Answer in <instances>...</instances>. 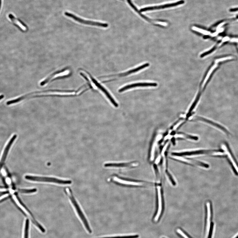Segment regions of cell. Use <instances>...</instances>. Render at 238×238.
<instances>
[{
  "mask_svg": "<svg viewBox=\"0 0 238 238\" xmlns=\"http://www.w3.org/2000/svg\"><path fill=\"white\" fill-rule=\"evenodd\" d=\"M192 29L194 31H197L198 32H199L200 33L205 35H209L210 34V32L207 31L202 30L199 28H198L196 27H193Z\"/></svg>",
  "mask_w": 238,
  "mask_h": 238,
  "instance_id": "e0dca14e",
  "label": "cell"
},
{
  "mask_svg": "<svg viewBox=\"0 0 238 238\" xmlns=\"http://www.w3.org/2000/svg\"><path fill=\"white\" fill-rule=\"evenodd\" d=\"M64 14L67 16L72 18L75 21L83 24H84L97 26L104 27H107L108 26V25L107 23L86 20H83L80 18H79L77 16H76L68 13V12H65Z\"/></svg>",
  "mask_w": 238,
  "mask_h": 238,
  "instance_id": "3957f363",
  "label": "cell"
},
{
  "mask_svg": "<svg viewBox=\"0 0 238 238\" xmlns=\"http://www.w3.org/2000/svg\"><path fill=\"white\" fill-rule=\"evenodd\" d=\"M37 190V189L34 188L28 189H23L22 190V191L25 193H32L36 192Z\"/></svg>",
  "mask_w": 238,
  "mask_h": 238,
  "instance_id": "d6986e66",
  "label": "cell"
},
{
  "mask_svg": "<svg viewBox=\"0 0 238 238\" xmlns=\"http://www.w3.org/2000/svg\"><path fill=\"white\" fill-rule=\"evenodd\" d=\"M29 221L28 219L26 220L25 225L24 231V238H29Z\"/></svg>",
  "mask_w": 238,
  "mask_h": 238,
  "instance_id": "5bb4252c",
  "label": "cell"
},
{
  "mask_svg": "<svg viewBox=\"0 0 238 238\" xmlns=\"http://www.w3.org/2000/svg\"><path fill=\"white\" fill-rule=\"evenodd\" d=\"M8 18L12 23L18 27L19 29L24 31H27V27L24 23L20 21L19 19L16 18L14 15L12 14H9L8 15Z\"/></svg>",
  "mask_w": 238,
  "mask_h": 238,
  "instance_id": "ba28073f",
  "label": "cell"
},
{
  "mask_svg": "<svg viewBox=\"0 0 238 238\" xmlns=\"http://www.w3.org/2000/svg\"><path fill=\"white\" fill-rule=\"evenodd\" d=\"M197 117V120L207 122L208 123V124L215 126L216 127V128L221 129L222 131H223V132L226 134L227 135L230 134V133L229 131L225 128H224L223 126H222L219 124H217V123L215 122H213L212 121L207 120V119H206L203 117Z\"/></svg>",
  "mask_w": 238,
  "mask_h": 238,
  "instance_id": "7c38bea8",
  "label": "cell"
},
{
  "mask_svg": "<svg viewBox=\"0 0 238 238\" xmlns=\"http://www.w3.org/2000/svg\"><path fill=\"white\" fill-rule=\"evenodd\" d=\"M149 66V63H145V64L144 65H142L141 66H139V67H136V68L129 70L128 71H127L126 72L119 74L117 75H108V76H106V77H111L114 76H118L119 77H124L127 76V75H130L131 74L137 72L138 71H140L142 69H144L146 68V67H148Z\"/></svg>",
  "mask_w": 238,
  "mask_h": 238,
  "instance_id": "9c48e42d",
  "label": "cell"
},
{
  "mask_svg": "<svg viewBox=\"0 0 238 238\" xmlns=\"http://www.w3.org/2000/svg\"><path fill=\"white\" fill-rule=\"evenodd\" d=\"M1 4H2V0H0V9H1Z\"/></svg>",
  "mask_w": 238,
  "mask_h": 238,
  "instance_id": "f546056e",
  "label": "cell"
},
{
  "mask_svg": "<svg viewBox=\"0 0 238 238\" xmlns=\"http://www.w3.org/2000/svg\"><path fill=\"white\" fill-rule=\"evenodd\" d=\"M89 77L91 79V80L94 83L95 86L97 88L100 89L102 92L104 94L106 97L108 98L110 102L115 107L117 108L118 106V105L117 103L115 101L113 97L112 96L108 91L101 84H100L95 79H94L89 74L87 73Z\"/></svg>",
  "mask_w": 238,
  "mask_h": 238,
  "instance_id": "277c9868",
  "label": "cell"
},
{
  "mask_svg": "<svg viewBox=\"0 0 238 238\" xmlns=\"http://www.w3.org/2000/svg\"><path fill=\"white\" fill-rule=\"evenodd\" d=\"M2 173V175L4 176H5L6 175V173L5 171V170L3 169H2L1 171Z\"/></svg>",
  "mask_w": 238,
  "mask_h": 238,
  "instance_id": "603a6c76",
  "label": "cell"
},
{
  "mask_svg": "<svg viewBox=\"0 0 238 238\" xmlns=\"http://www.w3.org/2000/svg\"><path fill=\"white\" fill-rule=\"evenodd\" d=\"M133 166L132 164L125 163H110L106 164V166L109 167H122V166Z\"/></svg>",
  "mask_w": 238,
  "mask_h": 238,
  "instance_id": "4fadbf2b",
  "label": "cell"
},
{
  "mask_svg": "<svg viewBox=\"0 0 238 238\" xmlns=\"http://www.w3.org/2000/svg\"><path fill=\"white\" fill-rule=\"evenodd\" d=\"M65 193H67V195L70 198V199L71 202H72L78 216L83 222V223L84 224L86 229L89 233H92V230H91L90 229L88 222L87 220V219L84 215V214L83 213L82 211L80 206H79L76 200H75L71 189L70 188L69 189V192L68 193H67L66 190H65Z\"/></svg>",
  "mask_w": 238,
  "mask_h": 238,
  "instance_id": "6da1fadb",
  "label": "cell"
},
{
  "mask_svg": "<svg viewBox=\"0 0 238 238\" xmlns=\"http://www.w3.org/2000/svg\"><path fill=\"white\" fill-rule=\"evenodd\" d=\"M157 24L163 26H166L168 25L167 23L164 22H157Z\"/></svg>",
  "mask_w": 238,
  "mask_h": 238,
  "instance_id": "7402d4cb",
  "label": "cell"
},
{
  "mask_svg": "<svg viewBox=\"0 0 238 238\" xmlns=\"http://www.w3.org/2000/svg\"><path fill=\"white\" fill-rule=\"evenodd\" d=\"M180 133L183 134L186 137L190 139H192L197 140L198 139L197 137L190 136L189 135L183 133Z\"/></svg>",
  "mask_w": 238,
  "mask_h": 238,
  "instance_id": "44dd1931",
  "label": "cell"
},
{
  "mask_svg": "<svg viewBox=\"0 0 238 238\" xmlns=\"http://www.w3.org/2000/svg\"><path fill=\"white\" fill-rule=\"evenodd\" d=\"M184 1H181L175 3L166 4L160 6L146 7L141 9L140 11V12H143L150 10L164 9H165V8L175 6L182 5V4L184 3Z\"/></svg>",
  "mask_w": 238,
  "mask_h": 238,
  "instance_id": "8992f818",
  "label": "cell"
},
{
  "mask_svg": "<svg viewBox=\"0 0 238 238\" xmlns=\"http://www.w3.org/2000/svg\"><path fill=\"white\" fill-rule=\"evenodd\" d=\"M160 160V157H158L157 159V160L156 161V163L157 164L159 162Z\"/></svg>",
  "mask_w": 238,
  "mask_h": 238,
  "instance_id": "484cf974",
  "label": "cell"
},
{
  "mask_svg": "<svg viewBox=\"0 0 238 238\" xmlns=\"http://www.w3.org/2000/svg\"><path fill=\"white\" fill-rule=\"evenodd\" d=\"M7 190L5 189H0V192H6Z\"/></svg>",
  "mask_w": 238,
  "mask_h": 238,
  "instance_id": "83f0119b",
  "label": "cell"
},
{
  "mask_svg": "<svg viewBox=\"0 0 238 238\" xmlns=\"http://www.w3.org/2000/svg\"><path fill=\"white\" fill-rule=\"evenodd\" d=\"M234 159L235 158H234L233 157H231L229 158V160L231 161L232 166H233V169L235 170L234 171L236 174L238 175V168L237 167L236 163L235 164V160Z\"/></svg>",
  "mask_w": 238,
  "mask_h": 238,
  "instance_id": "2e32d148",
  "label": "cell"
},
{
  "mask_svg": "<svg viewBox=\"0 0 238 238\" xmlns=\"http://www.w3.org/2000/svg\"><path fill=\"white\" fill-rule=\"evenodd\" d=\"M217 66L216 65H214L212 67V68L211 69H210V70L209 71L208 73L207 74V76H206V77L205 79V80L203 83V84H202V87H204V86L206 82H207V80H208V79L210 76V75H211V74L212 73L213 71L216 68Z\"/></svg>",
  "mask_w": 238,
  "mask_h": 238,
  "instance_id": "9a60e30c",
  "label": "cell"
},
{
  "mask_svg": "<svg viewBox=\"0 0 238 238\" xmlns=\"http://www.w3.org/2000/svg\"><path fill=\"white\" fill-rule=\"evenodd\" d=\"M235 238H238V236H237Z\"/></svg>",
  "mask_w": 238,
  "mask_h": 238,
  "instance_id": "4dcf8cb0",
  "label": "cell"
},
{
  "mask_svg": "<svg viewBox=\"0 0 238 238\" xmlns=\"http://www.w3.org/2000/svg\"><path fill=\"white\" fill-rule=\"evenodd\" d=\"M121 1H124V0H121Z\"/></svg>",
  "mask_w": 238,
  "mask_h": 238,
  "instance_id": "1f68e13d",
  "label": "cell"
},
{
  "mask_svg": "<svg viewBox=\"0 0 238 238\" xmlns=\"http://www.w3.org/2000/svg\"><path fill=\"white\" fill-rule=\"evenodd\" d=\"M237 18H238V16H237Z\"/></svg>",
  "mask_w": 238,
  "mask_h": 238,
  "instance_id": "d6a6232c",
  "label": "cell"
},
{
  "mask_svg": "<svg viewBox=\"0 0 238 238\" xmlns=\"http://www.w3.org/2000/svg\"><path fill=\"white\" fill-rule=\"evenodd\" d=\"M139 237L138 235L125 236H118L112 237H106L101 238H138Z\"/></svg>",
  "mask_w": 238,
  "mask_h": 238,
  "instance_id": "ac0fdd59",
  "label": "cell"
},
{
  "mask_svg": "<svg viewBox=\"0 0 238 238\" xmlns=\"http://www.w3.org/2000/svg\"><path fill=\"white\" fill-rule=\"evenodd\" d=\"M6 182L8 184L10 185L11 183V181L9 178H7L6 179Z\"/></svg>",
  "mask_w": 238,
  "mask_h": 238,
  "instance_id": "d4e9b609",
  "label": "cell"
},
{
  "mask_svg": "<svg viewBox=\"0 0 238 238\" xmlns=\"http://www.w3.org/2000/svg\"><path fill=\"white\" fill-rule=\"evenodd\" d=\"M157 85V83H135L123 87L122 88L119 90L118 92L120 93L128 89L136 88L137 87L156 86Z\"/></svg>",
  "mask_w": 238,
  "mask_h": 238,
  "instance_id": "5b68a950",
  "label": "cell"
},
{
  "mask_svg": "<svg viewBox=\"0 0 238 238\" xmlns=\"http://www.w3.org/2000/svg\"><path fill=\"white\" fill-rule=\"evenodd\" d=\"M177 232L179 233L180 234L181 236L183 237L184 238H190L189 236H188L187 235H186V234L184 233L183 231H181V229H178L177 230Z\"/></svg>",
  "mask_w": 238,
  "mask_h": 238,
  "instance_id": "ffe728a7",
  "label": "cell"
},
{
  "mask_svg": "<svg viewBox=\"0 0 238 238\" xmlns=\"http://www.w3.org/2000/svg\"></svg>",
  "mask_w": 238,
  "mask_h": 238,
  "instance_id": "836d02e7",
  "label": "cell"
},
{
  "mask_svg": "<svg viewBox=\"0 0 238 238\" xmlns=\"http://www.w3.org/2000/svg\"><path fill=\"white\" fill-rule=\"evenodd\" d=\"M158 197V208L157 212L155 217H154V220L155 221H157L158 220L159 218L161 215L162 211V199L161 193V189L160 186H158L157 187Z\"/></svg>",
  "mask_w": 238,
  "mask_h": 238,
  "instance_id": "8fae6325",
  "label": "cell"
},
{
  "mask_svg": "<svg viewBox=\"0 0 238 238\" xmlns=\"http://www.w3.org/2000/svg\"><path fill=\"white\" fill-rule=\"evenodd\" d=\"M9 196V194H5V195H4L1 197H0V200H2V199H3L4 198H5Z\"/></svg>",
  "mask_w": 238,
  "mask_h": 238,
  "instance_id": "cb8c5ba5",
  "label": "cell"
},
{
  "mask_svg": "<svg viewBox=\"0 0 238 238\" xmlns=\"http://www.w3.org/2000/svg\"><path fill=\"white\" fill-rule=\"evenodd\" d=\"M113 180L114 182H117L119 184L124 185L133 186H141L143 184L141 182L124 180L121 179L119 178L116 177H113Z\"/></svg>",
  "mask_w": 238,
  "mask_h": 238,
  "instance_id": "30bf717a",
  "label": "cell"
},
{
  "mask_svg": "<svg viewBox=\"0 0 238 238\" xmlns=\"http://www.w3.org/2000/svg\"><path fill=\"white\" fill-rule=\"evenodd\" d=\"M238 10V8H236V9H233L230 10V11L231 12L236 11Z\"/></svg>",
  "mask_w": 238,
  "mask_h": 238,
  "instance_id": "4316f807",
  "label": "cell"
},
{
  "mask_svg": "<svg viewBox=\"0 0 238 238\" xmlns=\"http://www.w3.org/2000/svg\"><path fill=\"white\" fill-rule=\"evenodd\" d=\"M25 178L28 180L35 182H52L62 185H68L72 183V181L70 180H63L54 178L26 176Z\"/></svg>",
  "mask_w": 238,
  "mask_h": 238,
  "instance_id": "7a4b0ae2",
  "label": "cell"
},
{
  "mask_svg": "<svg viewBox=\"0 0 238 238\" xmlns=\"http://www.w3.org/2000/svg\"><path fill=\"white\" fill-rule=\"evenodd\" d=\"M70 72L69 70H67L63 71L62 72L58 73L56 74L52 75L49 77L46 78L45 80L42 81L41 83V86H43L47 84L50 81H52L54 79L56 78L59 77H61L66 76L70 74Z\"/></svg>",
  "mask_w": 238,
  "mask_h": 238,
  "instance_id": "52a82bcc",
  "label": "cell"
},
{
  "mask_svg": "<svg viewBox=\"0 0 238 238\" xmlns=\"http://www.w3.org/2000/svg\"><path fill=\"white\" fill-rule=\"evenodd\" d=\"M4 97H5V96H4V95H0V100H1L2 99H3Z\"/></svg>",
  "mask_w": 238,
  "mask_h": 238,
  "instance_id": "f1b7e54d",
  "label": "cell"
}]
</instances>
